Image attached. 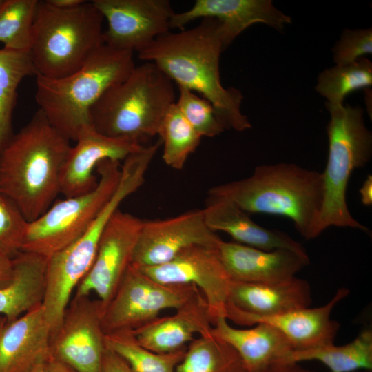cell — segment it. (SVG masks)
<instances>
[{"mask_svg": "<svg viewBox=\"0 0 372 372\" xmlns=\"http://www.w3.org/2000/svg\"><path fill=\"white\" fill-rule=\"evenodd\" d=\"M28 222L17 207L0 192V252L14 258L21 251Z\"/></svg>", "mask_w": 372, "mask_h": 372, "instance_id": "836d02e7", "label": "cell"}, {"mask_svg": "<svg viewBox=\"0 0 372 372\" xmlns=\"http://www.w3.org/2000/svg\"><path fill=\"white\" fill-rule=\"evenodd\" d=\"M178 90L176 103L185 118L201 137H214L225 130L209 101L187 89L178 87Z\"/></svg>", "mask_w": 372, "mask_h": 372, "instance_id": "d6a6232c", "label": "cell"}, {"mask_svg": "<svg viewBox=\"0 0 372 372\" xmlns=\"http://www.w3.org/2000/svg\"><path fill=\"white\" fill-rule=\"evenodd\" d=\"M158 135L163 145V160L178 170L183 168L202 138L185 118L176 102L165 113Z\"/></svg>", "mask_w": 372, "mask_h": 372, "instance_id": "f546056e", "label": "cell"}, {"mask_svg": "<svg viewBox=\"0 0 372 372\" xmlns=\"http://www.w3.org/2000/svg\"><path fill=\"white\" fill-rule=\"evenodd\" d=\"M200 295L194 285L160 283L131 264L103 309V332L135 330L158 318L163 311L178 309Z\"/></svg>", "mask_w": 372, "mask_h": 372, "instance_id": "9c48e42d", "label": "cell"}, {"mask_svg": "<svg viewBox=\"0 0 372 372\" xmlns=\"http://www.w3.org/2000/svg\"><path fill=\"white\" fill-rule=\"evenodd\" d=\"M36 75L29 52L0 49V152L14 134L12 116L17 88L28 76Z\"/></svg>", "mask_w": 372, "mask_h": 372, "instance_id": "83f0119b", "label": "cell"}, {"mask_svg": "<svg viewBox=\"0 0 372 372\" xmlns=\"http://www.w3.org/2000/svg\"><path fill=\"white\" fill-rule=\"evenodd\" d=\"M315 360L326 366L330 372H353L372 369V330L362 329L349 343H334L307 351H293L288 362L300 363Z\"/></svg>", "mask_w": 372, "mask_h": 372, "instance_id": "484cf974", "label": "cell"}, {"mask_svg": "<svg viewBox=\"0 0 372 372\" xmlns=\"http://www.w3.org/2000/svg\"><path fill=\"white\" fill-rule=\"evenodd\" d=\"M372 85V63L365 57L354 62L335 65L321 72L315 90L327 99L325 105L343 104L347 95Z\"/></svg>", "mask_w": 372, "mask_h": 372, "instance_id": "f1b7e54d", "label": "cell"}, {"mask_svg": "<svg viewBox=\"0 0 372 372\" xmlns=\"http://www.w3.org/2000/svg\"><path fill=\"white\" fill-rule=\"evenodd\" d=\"M211 333L238 353L247 372H260L274 364L287 362L293 351L287 338L267 323L237 329L225 317L219 316L214 320Z\"/></svg>", "mask_w": 372, "mask_h": 372, "instance_id": "603a6c76", "label": "cell"}, {"mask_svg": "<svg viewBox=\"0 0 372 372\" xmlns=\"http://www.w3.org/2000/svg\"><path fill=\"white\" fill-rule=\"evenodd\" d=\"M39 0H4L0 7V43L3 48L29 52Z\"/></svg>", "mask_w": 372, "mask_h": 372, "instance_id": "1f68e13d", "label": "cell"}, {"mask_svg": "<svg viewBox=\"0 0 372 372\" xmlns=\"http://www.w3.org/2000/svg\"><path fill=\"white\" fill-rule=\"evenodd\" d=\"M103 19L92 1L60 8L39 1L29 50L36 75L56 79L80 68L105 44Z\"/></svg>", "mask_w": 372, "mask_h": 372, "instance_id": "8992f818", "label": "cell"}, {"mask_svg": "<svg viewBox=\"0 0 372 372\" xmlns=\"http://www.w3.org/2000/svg\"><path fill=\"white\" fill-rule=\"evenodd\" d=\"M260 372H313L302 366L299 363L281 362L274 364Z\"/></svg>", "mask_w": 372, "mask_h": 372, "instance_id": "74e56055", "label": "cell"}, {"mask_svg": "<svg viewBox=\"0 0 372 372\" xmlns=\"http://www.w3.org/2000/svg\"><path fill=\"white\" fill-rule=\"evenodd\" d=\"M106 347L122 357L134 372H175L186 349L168 353H158L142 347L132 331L105 335Z\"/></svg>", "mask_w": 372, "mask_h": 372, "instance_id": "4dcf8cb0", "label": "cell"}, {"mask_svg": "<svg viewBox=\"0 0 372 372\" xmlns=\"http://www.w3.org/2000/svg\"><path fill=\"white\" fill-rule=\"evenodd\" d=\"M225 50L221 23L206 18L194 28L157 37L138 56L155 64L178 87L209 101L225 129L242 132L251 127L240 110L243 96L221 83L220 57Z\"/></svg>", "mask_w": 372, "mask_h": 372, "instance_id": "6da1fadb", "label": "cell"}, {"mask_svg": "<svg viewBox=\"0 0 372 372\" xmlns=\"http://www.w3.org/2000/svg\"><path fill=\"white\" fill-rule=\"evenodd\" d=\"M211 327L206 301L200 295L174 314L158 317L132 332L145 349L168 353L186 349L197 336L210 333Z\"/></svg>", "mask_w": 372, "mask_h": 372, "instance_id": "44dd1931", "label": "cell"}, {"mask_svg": "<svg viewBox=\"0 0 372 372\" xmlns=\"http://www.w3.org/2000/svg\"><path fill=\"white\" fill-rule=\"evenodd\" d=\"M107 22L105 44L139 52L157 37L170 31L175 13L168 0H94Z\"/></svg>", "mask_w": 372, "mask_h": 372, "instance_id": "5bb4252c", "label": "cell"}, {"mask_svg": "<svg viewBox=\"0 0 372 372\" xmlns=\"http://www.w3.org/2000/svg\"><path fill=\"white\" fill-rule=\"evenodd\" d=\"M138 268L162 284L196 287L206 301L212 324L216 318L225 317L233 280L220 258L218 245L192 246L167 263Z\"/></svg>", "mask_w": 372, "mask_h": 372, "instance_id": "4fadbf2b", "label": "cell"}, {"mask_svg": "<svg viewBox=\"0 0 372 372\" xmlns=\"http://www.w3.org/2000/svg\"><path fill=\"white\" fill-rule=\"evenodd\" d=\"M28 372H48L45 367V363H40L34 366Z\"/></svg>", "mask_w": 372, "mask_h": 372, "instance_id": "b9f144b4", "label": "cell"}, {"mask_svg": "<svg viewBox=\"0 0 372 372\" xmlns=\"http://www.w3.org/2000/svg\"><path fill=\"white\" fill-rule=\"evenodd\" d=\"M3 2H4V0H0V7L2 6Z\"/></svg>", "mask_w": 372, "mask_h": 372, "instance_id": "ee69618b", "label": "cell"}, {"mask_svg": "<svg viewBox=\"0 0 372 372\" xmlns=\"http://www.w3.org/2000/svg\"><path fill=\"white\" fill-rule=\"evenodd\" d=\"M12 260V279L8 285L0 287V315L8 321L41 305L48 258L20 251Z\"/></svg>", "mask_w": 372, "mask_h": 372, "instance_id": "d4e9b609", "label": "cell"}, {"mask_svg": "<svg viewBox=\"0 0 372 372\" xmlns=\"http://www.w3.org/2000/svg\"><path fill=\"white\" fill-rule=\"evenodd\" d=\"M175 102L174 82L155 64L146 62L99 99L90 110L91 123L103 135L143 144L158 135Z\"/></svg>", "mask_w": 372, "mask_h": 372, "instance_id": "5b68a950", "label": "cell"}, {"mask_svg": "<svg viewBox=\"0 0 372 372\" xmlns=\"http://www.w3.org/2000/svg\"><path fill=\"white\" fill-rule=\"evenodd\" d=\"M51 327L41 305L0 326V372H28L50 358Z\"/></svg>", "mask_w": 372, "mask_h": 372, "instance_id": "ffe728a7", "label": "cell"}, {"mask_svg": "<svg viewBox=\"0 0 372 372\" xmlns=\"http://www.w3.org/2000/svg\"><path fill=\"white\" fill-rule=\"evenodd\" d=\"M220 240L207 225L202 209L165 219L143 220L131 264L137 267L161 265L187 248L216 247Z\"/></svg>", "mask_w": 372, "mask_h": 372, "instance_id": "9a60e30c", "label": "cell"}, {"mask_svg": "<svg viewBox=\"0 0 372 372\" xmlns=\"http://www.w3.org/2000/svg\"><path fill=\"white\" fill-rule=\"evenodd\" d=\"M70 141L38 110L0 152V192L28 223L52 205L60 194L62 167Z\"/></svg>", "mask_w": 372, "mask_h": 372, "instance_id": "7a4b0ae2", "label": "cell"}, {"mask_svg": "<svg viewBox=\"0 0 372 372\" xmlns=\"http://www.w3.org/2000/svg\"><path fill=\"white\" fill-rule=\"evenodd\" d=\"M218 251L231 278L245 282L283 281L294 277L310 262L307 254L285 249L265 251L222 239Z\"/></svg>", "mask_w": 372, "mask_h": 372, "instance_id": "d6986e66", "label": "cell"}, {"mask_svg": "<svg viewBox=\"0 0 372 372\" xmlns=\"http://www.w3.org/2000/svg\"><path fill=\"white\" fill-rule=\"evenodd\" d=\"M322 174L292 163L257 166L247 178L215 185L208 195L226 198L249 214L290 219L306 240L316 237L323 202Z\"/></svg>", "mask_w": 372, "mask_h": 372, "instance_id": "3957f363", "label": "cell"}, {"mask_svg": "<svg viewBox=\"0 0 372 372\" xmlns=\"http://www.w3.org/2000/svg\"><path fill=\"white\" fill-rule=\"evenodd\" d=\"M215 19L221 23L225 49L245 30L257 23L282 31L291 18L278 10L271 0H196L189 10L174 13L172 28H183L198 19Z\"/></svg>", "mask_w": 372, "mask_h": 372, "instance_id": "ac0fdd59", "label": "cell"}, {"mask_svg": "<svg viewBox=\"0 0 372 372\" xmlns=\"http://www.w3.org/2000/svg\"><path fill=\"white\" fill-rule=\"evenodd\" d=\"M72 297L59 326L51 331V358L75 372H101L107 348L98 300Z\"/></svg>", "mask_w": 372, "mask_h": 372, "instance_id": "8fae6325", "label": "cell"}, {"mask_svg": "<svg viewBox=\"0 0 372 372\" xmlns=\"http://www.w3.org/2000/svg\"><path fill=\"white\" fill-rule=\"evenodd\" d=\"M101 372H134V371L122 357L107 347L103 358Z\"/></svg>", "mask_w": 372, "mask_h": 372, "instance_id": "d590c367", "label": "cell"}, {"mask_svg": "<svg viewBox=\"0 0 372 372\" xmlns=\"http://www.w3.org/2000/svg\"><path fill=\"white\" fill-rule=\"evenodd\" d=\"M75 143L69 150L61 170L60 194L64 198L93 190L98 183L94 169L102 161H124L144 146L132 139L103 135L92 125L85 128Z\"/></svg>", "mask_w": 372, "mask_h": 372, "instance_id": "e0dca14e", "label": "cell"}, {"mask_svg": "<svg viewBox=\"0 0 372 372\" xmlns=\"http://www.w3.org/2000/svg\"><path fill=\"white\" fill-rule=\"evenodd\" d=\"M361 201L366 206L372 204V175L369 174L360 189Z\"/></svg>", "mask_w": 372, "mask_h": 372, "instance_id": "f35d334b", "label": "cell"}, {"mask_svg": "<svg viewBox=\"0 0 372 372\" xmlns=\"http://www.w3.org/2000/svg\"><path fill=\"white\" fill-rule=\"evenodd\" d=\"M45 367L48 372H75L65 364L52 358L46 362Z\"/></svg>", "mask_w": 372, "mask_h": 372, "instance_id": "ab89813d", "label": "cell"}, {"mask_svg": "<svg viewBox=\"0 0 372 372\" xmlns=\"http://www.w3.org/2000/svg\"><path fill=\"white\" fill-rule=\"evenodd\" d=\"M5 317L0 316V326L6 320Z\"/></svg>", "mask_w": 372, "mask_h": 372, "instance_id": "7bdbcfd3", "label": "cell"}, {"mask_svg": "<svg viewBox=\"0 0 372 372\" xmlns=\"http://www.w3.org/2000/svg\"><path fill=\"white\" fill-rule=\"evenodd\" d=\"M133 53L104 44L77 70L56 79L36 75L35 99L49 123L70 141L92 125L90 110L135 68Z\"/></svg>", "mask_w": 372, "mask_h": 372, "instance_id": "277c9868", "label": "cell"}, {"mask_svg": "<svg viewBox=\"0 0 372 372\" xmlns=\"http://www.w3.org/2000/svg\"><path fill=\"white\" fill-rule=\"evenodd\" d=\"M143 222L119 209L116 211L101 235L89 271L72 297L94 293L103 309L132 263Z\"/></svg>", "mask_w": 372, "mask_h": 372, "instance_id": "7c38bea8", "label": "cell"}, {"mask_svg": "<svg viewBox=\"0 0 372 372\" xmlns=\"http://www.w3.org/2000/svg\"><path fill=\"white\" fill-rule=\"evenodd\" d=\"M96 169L99 178L93 190L56 200L41 216L28 223L21 251L48 258L85 231L114 194L121 174L116 161H102Z\"/></svg>", "mask_w": 372, "mask_h": 372, "instance_id": "ba28073f", "label": "cell"}, {"mask_svg": "<svg viewBox=\"0 0 372 372\" xmlns=\"http://www.w3.org/2000/svg\"><path fill=\"white\" fill-rule=\"evenodd\" d=\"M202 210L211 230L225 232L237 243L265 251L285 249L307 254L304 247L289 235L259 225L226 198L208 195Z\"/></svg>", "mask_w": 372, "mask_h": 372, "instance_id": "7402d4cb", "label": "cell"}, {"mask_svg": "<svg viewBox=\"0 0 372 372\" xmlns=\"http://www.w3.org/2000/svg\"><path fill=\"white\" fill-rule=\"evenodd\" d=\"M118 207L116 199L109 200L79 238L48 258L41 307L52 331L59 326L75 289L89 271L101 235Z\"/></svg>", "mask_w": 372, "mask_h": 372, "instance_id": "30bf717a", "label": "cell"}, {"mask_svg": "<svg viewBox=\"0 0 372 372\" xmlns=\"http://www.w3.org/2000/svg\"><path fill=\"white\" fill-rule=\"evenodd\" d=\"M335 65L348 64L372 53V29L343 30L332 48Z\"/></svg>", "mask_w": 372, "mask_h": 372, "instance_id": "e575fe53", "label": "cell"}, {"mask_svg": "<svg viewBox=\"0 0 372 372\" xmlns=\"http://www.w3.org/2000/svg\"><path fill=\"white\" fill-rule=\"evenodd\" d=\"M349 293L347 288H339L326 304L306 307L285 314L260 318L253 324L263 322L278 329L289 341L293 351H307L334 343L340 324L331 318L334 307Z\"/></svg>", "mask_w": 372, "mask_h": 372, "instance_id": "cb8c5ba5", "label": "cell"}, {"mask_svg": "<svg viewBox=\"0 0 372 372\" xmlns=\"http://www.w3.org/2000/svg\"><path fill=\"white\" fill-rule=\"evenodd\" d=\"M52 6L60 8H70L76 7L82 3L84 0H47Z\"/></svg>", "mask_w": 372, "mask_h": 372, "instance_id": "60d3db41", "label": "cell"}, {"mask_svg": "<svg viewBox=\"0 0 372 372\" xmlns=\"http://www.w3.org/2000/svg\"><path fill=\"white\" fill-rule=\"evenodd\" d=\"M12 277V258L0 252V287L8 285Z\"/></svg>", "mask_w": 372, "mask_h": 372, "instance_id": "8d00e7d4", "label": "cell"}, {"mask_svg": "<svg viewBox=\"0 0 372 372\" xmlns=\"http://www.w3.org/2000/svg\"><path fill=\"white\" fill-rule=\"evenodd\" d=\"M309 282L296 276L273 283L232 280L225 318L240 325H253L254 320L272 317L309 307Z\"/></svg>", "mask_w": 372, "mask_h": 372, "instance_id": "2e32d148", "label": "cell"}, {"mask_svg": "<svg viewBox=\"0 0 372 372\" xmlns=\"http://www.w3.org/2000/svg\"><path fill=\"white\" fill-rule=\"evenodd\" d=\"M175 372H247L238 353L209 333L194 338L187 347Z\"/></svg>", "mask_w": 372, "mask_h": 372, "instance_id": "4316f807", "label": "cell"}, {"mask_svg": "<svg viewBox=\"0 0 372 372\" xmlns=\"http://www.w3.org/2000/svg\"><path fill=\"white\" fill-rule=\"evenodd\" d=\"M327 162L323 176V202L316 237L330 227L369 229L351 214L347 203L349 180L354 169L364 167L372 155V134L366 127L360 106L327 105Z\"/></svg>", "mask_w": 372, "mask_h": 372, "instance_id": "52a82bcc", "label": "cell"}]
</instances>
